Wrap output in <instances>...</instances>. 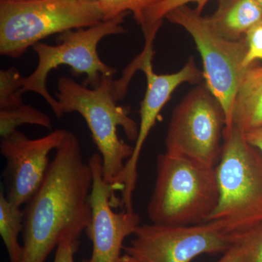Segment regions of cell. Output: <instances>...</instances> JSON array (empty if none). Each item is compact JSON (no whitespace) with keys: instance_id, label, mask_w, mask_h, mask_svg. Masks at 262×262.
Masks as SVG:
<instances>
[{"instance_id":"1","label":"cell","mask_w":262,"mask_h":262,"mask_svg":"<svg viewBox=\"0 0 262 262\" xmlns=\"http://www.w3.org/2000/svg\"><path fill=\"white\" fill-rule=\"evenodd\" d=\"M93 173L80 141L68 131L46 177L24 208L21 262H46L64 236L80 239L91 220Z\"/></svg>"},{"instance_id":"2","label":"cell","mask_w":262,"mask_h":262,"mask_svg":"<svg viewBox=\"0 0 262 262\" xmlns=\"http://www.w3.org/2000/svg\"><path fill=\"white\" fill-rule=\"evenodd\" d=\"M219 201L215 167L166 152L158 155L156 180L146 209L151 223L180 226L205 223Z\"/></svg>"},{"instance_id":"3","label":"cell","mask_w":262,"mask_h":262,"mask_svg":"<svg viewBox=\"0 0 262 262\" xmlns=\"http://www.w3.org/2000/svg\"><path fill=\"white\" fill-rule=\"evenodd\" d=\"M113 81V77H103L98 87L89 89L70 77H61L56 94L61 117L77 113L85 120L102 158L103 179L112 185L134 151V146L120 139L117 127L123 129L129 140L136 141L139 134V125L129 117L130 110L117 104Z\"/></svg>"},{"instance_id":"4","label":"cell","mask_w":262,"mask_h":262,"mask_svg":"<svg viewBox=\"0 0 262 262\" xmlns=\"http://www.w3.org/2000/svg\"><path fill=\"white\" fill-rule=\"evenodd\" d=\"M215 169L220 201L208 222L235 239L262 222V152L232 126Z\"/></svg>"},{"instance_id":"5","label":"cell","mask_w":262,"mask_h":262,"mask_svg":"<svg viewBox=\"0 0 262 262\" xmlns=\"http://www.w3.org/2000/svg\"><path fill=\"white\" fill-rule=\"evenodd\" d=\"M103 20L96 0L0 1V53L18 58L45 38Z\"/></svg>"},{"instance_id":"6","label":"cell","mask_w":262,"mask_h":262,"mask_svg":"<svg viewBox=\"0 0 262 262\" xmlns=\"http://www.w3.org/2000/svg\"><path fill=\"white\" fill-rule=\"evenodd\" d=\"M125 13L103 20L91 27L73 29L58 35V44L51 46L43 42L34 45L32 49L38 57L37 67L30 75L23 77V87L18 94L34 92L42 96L48 103L53 113L60 118L59 103L50 94L47 89V78L50 72L59 66L70 67L74 75H85V86L97 88L103 77H113L117 70L104 63L98 53V46L107 36L125 34L122 26Z\"/></svg>"},{"instance_id":"7","label":"cell","mask_w":262,"mask_h":262,"mask_svg":"<svg viewBox=\"0 0 262 262\" xmlns=\"http://www.w3.org/2000/svg\"><path fill=\"white\" fill-rule=\"evenodd\" d=\"M165 18L180 26L192 37L203 61L205 83L223 107L227 120L225 130H229L232 127L234 96L246 68V38L230 40L222 37L213 28L208 17L203 16L188 5L172 10Z\"/></svg>"},{"instance_id":"8","label":"cell","mask_w":262,"mask_h":262,"mask_svg":"<svg viewBox=\"0 0 262 262\" xmlns=\"http://www.w3.org/2000/svg\"><path fill=\"white\" fill-rule=\"evenodd\" d=\"M227 124L224 108L203 82L174 108L165 139V152L215 167Z\"/></svg>"},{"instance_id":"9","label":"cell","mask_w":262,"mask_h":262,"mask_svg":"<svg viewBox=\"0 0 262 262\" xmlns=\"http://www.w3.org/2000/svg\"><path fill=\"white\" fill-rule=\"evenodd\" d=\"M155 53H141L124 72L120 80L128 84L136 70L145 74L146 91L141 103L139 134L130 159L125 163L123 171L114 183L116 191H120V203L124 209L134 210V194L138 180V165L146 139L156 123L165 105L175 90L183 83H198L203 78V72L196 65L192 57L178 72L158 75L153 70L152 58Z\"/></svg>"},{"instance_id":"10","label":"cell","mask_w":262,"mask_h":262,"mask_svg":"<svg viewBox=\"0 0 262 262\" xmlns=\"http://www.w3.org/2000/svg\"><path fill=\"white\" fill-rule=\"evenodd\" d=\"M125 253L143 262H191L203 254L225 253L235 243L216 224L139 225Z\"/></svg>"},{"instance_id":"11","label":"cell","mask_w":262,"mask_h":262,"mask_svg":"<svg viewBox=\"0 0 262 262\" xmlns=\"http://www.w3.org/2000/svg\"><path fill=\"white\" fill-rule=\"evenodd\" d=\"M89 163L93 173L89 196L91 220L85 232L92 242L93 251L91 257L82 262H117L124 241L140 225V216L134 211H114L113 208L120 206V201L113 186L103 179L101 155L95 153Z\"/></svg>"},{"instance_id":"12","label":"cell","mask_w":262,"mask_h":262,"mask_svg":"<svg viewBox=\"0 0 262 262\" xmlns=\"http://www.w3.org/2000/svg\"><path fill=\"white\" fill-rule=\"evenodd\" d=\"M67 134L68 130L58 129L31 139L17 129L1 138L0 151L6 160L4 192L8 201L21 207L35 194L47 173L50 153L60 146Z\"/></svg>"},{"instance_id":"13","label":"cell","mask_w":262,"mask_h":262,"mask_svg":"<svg viewBox=\"0 0 262 262\" xmlns=\"http://www.w3.org/2000/svg\"><path fill=\"white\" fill-rule=\"evenodd\" d=\"M232 126L246 134L262 127V65L243 72L234 96Z\"/></svg>"},{"instance_id":"14","label":"cell","mask_w":262,"mask_h":262,"mask_svg":"<svg viewBox=\"0 0 262 262\" xmlns=\"http://www.w3.org/2000/svg\"><path fill=\"white\" fill-rule=\"evenodd\" d=\"M208 18L220 35L237 40L261 21L262 8L256 0H218L216 10Z\"/></svg>"},{"instance_id":"15","label":"cell","mask_w":262,"mask_h":262,"mask_svg":"<svg viewBox=\"0 0 262 262\" xmlns=\"http://www.w3.org/2000/svg\"><path fill=\"white\" fill-rule=\"evenodd\" d=\"M24 229V209L7 199L4 191L0 192V235L6 248L10 262H21L23 246L18 237Z\"/></svg>"},{"instance_id":"16","label":"cell","mask_w":262,"mask_h":262,"mask_svg":"<svg viewBox=\"0 0 262 262\" xmlns=\"http://www.w3.org/2000/svg\"><path fill=\"white\" fill-rule=\"evenodd\" d=\"M26 124L52 128L51 117L31 105L22 103L15 107L0 110L1 138L10 135L19 126Z\"/></svg>"},{"instance_id":"17","label":"cell","mask_w":262,"mask_h":262,"mask_svg":"<svg viewBox=\"0 0 262 262\" xmlns=\"http://www.w3.org/2000/svg\"><path fill=\"white\" fill-rule=\"evenodd\" d=\"M208 2L209 0H163L148 12L141 27L146 44L154 43L157 33L163 24V19L170 11L183 5L194 3L196 4V11L202 13Z\"/></svg>"},{"instance_id":"18","label":"cell","mask_w":262,"mask_h":262,"mask_svg":"<svg viewBox=\"0 0 262 262\" xmlns=\"http://www.w3.org/2000/svg\"><path fill=\"white\" fill-rule=\"evenodd\" d=\"M101 5L105 20L125 13H132L138 24L142 27L148 12L163 0H96Z\"/></svg>"},{"instance_id":"19","label":"cell","mask_w":262,"mask_h":262,"mask_svg":"<svg viewBox=\"0 0 262 262\" xmlns=\"http://www.w3.org/2000/svg\"><path fill=\"white\" fill-rule=\"evenodd\" d=\"M23 87V77L15 67L0 71V110L15 107L23 103L18 96Z\"/></svg>"},{"instance_id":"20","label":"cell","mask_w":262,"mask_h":262,"mask_svg":"<svg viewBox=\"0 0 262 262\" xmlns=\"http://www.w3.org/2000/svg\"><path fill=\"white\" fill-rule=\"evenodd\" d=\"M234 241L241 246L242 262H262V222Z\"/></svg>"},{"instance_id":"21","label":"cell","mask_w":262,"mask_h":262,"mask_svg":"<svg viewBox=\"0 0 262 262\" xmlns=\"http://www.w3.org/2000/svg\"><path fill=\"white\" fill-rule=\"evenodd\" d=\"M245 38L248 51L244 60V67L252 65L253 62L262 60V20L255 24L246 32Z\"/></svg>"},{"instance_id":"22","label":"cell","mask_w":262,"mask_h":262,"mask_svg":"<svg viewBox=\"0 0 262 262\" xmlns=\"http://www.w3.org/2000/svg\"><path fill=\"white\" fill-rule=\"evenodd\" d=\"M80 244V239L67 235L62 238L56 248L53 262H75L74 254Z\"/></svg>"},{"instance_id":"23","label":"cell","mask_w":262,"mask_h":262,"mask_svg":"<svg viewBox=\"0 0 262 262\" xmlns=\"http://www.w3.org/2000/svg\"><path fill=\"white\" fill-rule=\"evenodd\" d=\"M218 262H242V252L239 245L234 243L228 251L223 253V256Z\"/></svg>"},{"instance_id":"24","label":"cell","mask_w":262,"mask_h":262,"mask_svg":"<svg viewBox=\"0 0 262 262\" xmlns=\"http://www.w3.org/2000/svg\"><path fill=\"white\" fill-rule=\"evenodd\" d=\"M245 138L249 144L257 148L262 152V127L244 134Z\"/></svg>"},{"instance_id":"25","label":"cell","mask_w":262,"mask_h":262,"mask_svg":"<svg viewBox=\"0 0 262 262\" xmlns=\"http://www.w3.org/2000/svg\"><path fill=\"white\" fill-rule=\"evenodd\" d=\"M117 262H143L139 260V258L134 257V256H131V255L127 254V253H125V254L122 255V256H120V258H119L118 261Z\"/></svg>"},{"instance_id":"26","label":"cell","mask_w":262,"mask_h":262,"mask_svg":"<svg viewBox=\"0 0 262 262\" xmlns=\"http://www.w3.org/2000/svg\"><path fill=\"white\" fill-rule=\"evenodd\" d=\"M0 1L24 2V1H32V0H0Z\"/></svg>"},{"instance_id":"27","label":"cell","mask_w":262,"mask_h":262,"mask_svg":"<svg viewBox=\"0 0 262 262\" xmlns=\"http://www.w3.org/2000/svg\"><path fill=\"white\" fill-rule=\"evenodd\" d=\"M256 2L260 5V6L262 8V0H256Z\"/></svg>"}]
</instances>
